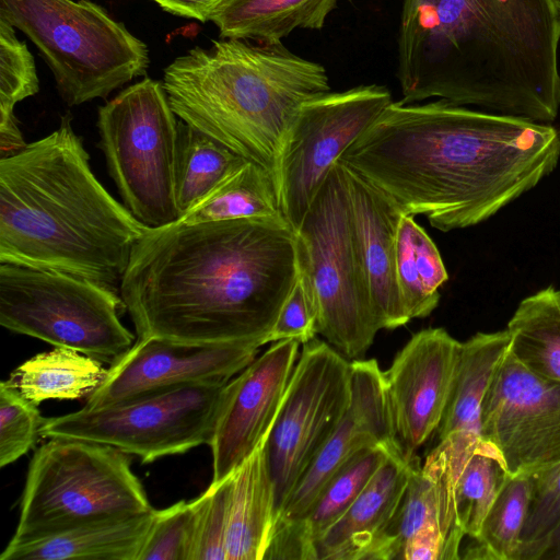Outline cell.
<instances>
[{
    "instance_id": "d590c367",
    "label": "cell",
    "mask_w": 560,
    "mask_h": 560,
    "mask_svg": "<svg viewBox=\"0 0 560 560\" xmlns=\"http://www.w3.org/2000/svg\"><path fill=\"white\" fill-rule=\"evenodd\" d=\"M230 489L231 475L194 500L196 521L190 560H228Z\"/></svg>"
},
{
    "instance_id": "5bb4252c",
    "label": "cell",
    "mask_w": 560,
    "mask_h": 560,
    "mask_svg": "<svg viewBox=\"0 0 560 560\" xmlns=\"http://www.w3.org/2000/svg\"><path fill=\"white\" fill-rule=\"evenodd\" d=\"M481 436L510 477L559 466L560 383L532 373L508 351L483 400Z\"/></svg>"
},
{
    "instance_id": "60d3db41",
    "label": "cell",
    "mask_w": 560,
    "mask_h": 560,
    "mask_svg": "<svg viewBox=\"0 0 560 560\" xmlns=\"http://www.w3.org/2000/svg\"><path fill=\"white\" fill-rule=\"evenodd\" d=\"M536 560H560V526L547 539Z\"/></svg>"
},
{
    "instance_id": "30bf717a",
    "label": "cell",
    "mask_w": 560,
    "mask_h": 560,
    "mask_svg": "<svg viewBox=\"0 0 560 560\" xmlns=\"http://www.w3.org/2000/svg\"><path fill=\"white\" fill-rule=\"evenodd\" d=\"M119 292L73 275L0 262V324L112 364L135 343Z\"/></svg>"
},
{
    "instance_id": "603a6c76",
    "label": "cell",
    "mask_w": 560,
    "mask_h": 560,
    "mask_svg": "<svg viewBox=\"0 0 560 560\" xmlns=\"http://www.w3.org/2000/svg\"><path fill=\"white\" fill-rule=\"evenodd\" d=\"M510 347L508 330L477 332L462 342L438 438L469 445L482 441L481 412L488 388Z\"/></svg>"
},
{
    "instance_id": "277c9868",
    "label": "cell",
    "mask_w": 560,
    "mask_h": 560,
    "mask_svg": "<svg viewBox=\"0 0 560 560\" xmlns=\"http://www.w3.org/2000/svg\"><path fill=\"white\" fill-rule=\"evenodd\" d=\"M150 228L94 176L71 115L0 159V262L56 270L119 292Z\"/></svg>"
},
{
    "instance_id": "e575fe53",
    "label": "cell",
    "mask_w": 560,
    "mask_h": 560,
    "mask_svg": "<svg viewBox=\"0 0 560 560\" xmlns=\"http://www.w3.org/2000/svg\"><path fill=\"white\" fill-rule=\"evenodd\" d=\"M37 92L34 58L13 26L0 18V117L14 115L15 104Z\"/></svg>"
},
{
    "instance_id": "ba28073f",
    "label": "cell",
    "mask_w": 560,
    "mask_h": 560,
    "mask_svg": "<svg viewBox=\"0 0 560 560\" xmlns=\"http://www.w3.org/2000/svg\"><path fill=\"white\" fill-rule=\"evenodd\" d=\"M295 233L299 270L316 305L317 334L347 359H360L381 328L372 311L338 161Z\"/></svg>"
},
{
    "instance_id": "8992f818",
    "label": "cell",
    "mask_w": 560,
    "mask_h": 560,
    "mask_svg": "<svg viewBox=\"0 0 560 560\" xmlns=\"http://www.w3.org/2000/svg\"><path fill=\"white\" fill-rule=\"evenodd\" d=\"M153 508L120 450L78 439L51 438L34 453L8 544L40 539L95 520Z\"/></svg>"
},
{
    "instance_id": "74e56055",
    "label": "cell",
    "mask_w": 560,
    "mask_h": 560,
    "mask_svg": "<svg viewBox=\"0 0 560 560\" xmlns=\"http://www.w3.org/2000/svg\"><path fill=\"white\" fill-rule=\"evenodd\" d=\"M317 334V311L313 294L299 270L298 279L268 335V342L284 339L306 343Z\"/></svg>"
},
{
    "instance_id": "ffe728a7",
    "label": "cell",
    "mask_w": 560,
    "mask_h": 560,
    "mask_svg": "<svg viewBox=\"0 0 560 560\" xmlns=\"http://www.w3.org/2000/svg\"><path fill=\"white\" fill-rule=\"evenodd\" d=\"M419 457L394 448L348 511L317 541L315 560H371Z\"/></svg>"
},
{
    "instance_id": "ac0fdd59",
    "label": "cell",
    "mask_w": 560,
    "mask_h": 560,
    "mask_svg": "<svg viewBox=\"0 0 560 560\" xmlns=\"http://www.w3.org/2000/svg\"><path fill=\"white\" fill-rule=\"evenodd\" d=\"M351 365V398L336 430L293 489L272 532L299 521L330 477L363 448L398 442L384 372L376 360ZM272 534V533H271Z\"/></svg>"
},
{
    "instance_id": "44dd1931",
    "label": "cell",
    "mask_w": 560,
    "mask_h": 560,
    "mask_svg": "<svg viewBox=\"0 0 560 560\" xmlns=\"http://www.w3.org/2000/svg\"><path fill=\"white\" fill-rule=\"evenodd\" d=\"M397 446L398 442L371 446L350 457L299 521L272 532L264 559L315 560L317 541L342 517Z\"/></svg>"
},
{
    "instance_id": "8fae6325",
    "label": "cell",
    "mask_w": 560,
    "mask_h": 560,
    "mask_svg": "<svg viewBox=\"0 0 560 560\" xmlns=\"http://www.w3.org/2000/svg\"><path fill=\"white\" fill-rule=\"evenodd\" d=\"M228 383L202 382L45 419L42 438L109 445L151 463L209 444Z\"/></svg>"
},
{
    "instance_id": "ab89813d",
    "label": "cell",
    "mask_w": 560,
    "mask_h": 560,
    "mask_svg": "<svg viewBox=\"0 0 560 560\" xmlns=\"http://www.w3.org/2000/svg\"><path fill=\"white\" fill-rule=\"evenodd\" d=\"M26 144L15 116L0 117V159L19 152Z\"/></svg>"
},
{
    "instance_id": "9c48e42d",
    "label": "cell",
    "mask_w": 560,
    "mask_h": 560,
    "mask_svg": "<svg viewBox=\"0 0 560 560\" xmlns=\"http://www.w3.org/2000/svg\"><path fill=\"white\" fill-rule=\"evenodd\" d=\"M178 125L163 83L144 79L98 108V147L125 207L145 226L177 222Z\"/></svg>"
},
{
    "instance_id": "836d02e7",
    "label": "cell",
    "mask_w": 560,
    "mask_h": 560,
    "mask_svg": "<svg viewBox=\"0 0 560 560\" xmlns=\"http://www.w3.org/2000/svg\"><path fill=\"white\" fill-rule=\"evenodd\" d=\"M195 521L194 501L155 510L137 560H190Z\"/></svg>"
},
{
    "instance_id": "d6986e66",
    "label": "cell",
    "mask_w": 560,
    "mask_h": 560,
    "mask_svg": "<svg viewBox=\"0 0 560 560\" xmlns=\"http://www.w3.org/2000/svg\"><path fill=\"white\" fill-rule=\"evenodd\" d=\"M341 166L374 317L381 329L398 328L410 320L396 281V236L404 213L384 192L351 168Z\"/></svg>"
},
{
    "instance_id": "5b68a950",
    "label": "cell",
    "mask_w": 560,
    "mask_h": 560,
    "mask_svg": "<svg viewBox=\"0 0 560 560\" xmlns=\"http://www.w3.org/2000/svg\"><path fill=\"white\" fill-rule=\"evenodd\" d=\"M170 105L184 122L212 137L275 179L285 136L302 104L330 92L325 68L282 43L213 40L164 70ZM277 185V184H276Z\"/></svg>"
},
{
    "instance_id": "7a4b0ae2",
    "label": "cell",
    "mask_w": 560,
    "mask_h": 560,
    "mask_svg": "<svg viewBox=\"0 0 560 560\" xmlns=\"http://www.w3.org/2000/svg\"><path fill=\"white\" fill-rule=\"evenodd\" d=\"M298 275L285 217L177 221L136 244L119 294L137 339L261 347Z\"/></svg>"
},
{
    "instance_id": "8d00e7d4",
    "label": "cell",
    "mask_w": 560,
    "mask_h": 560,
    "mask_svg": "<svg viewBox=\"0 0 560 560\" xmlns=\"http://www.w3.org/2000/svg\"><path fill=\"white\" fill-rule=\"evenodd\" d=\"M533 482L517 560H536L547 539L560 526V465L533 477Z\"/></svg>"
},
{
    "instance_id": "9a60e30c",
    "label": "cell",
    "mask_w": 560,
    "mask_h": 560,
    "mask_svg": "<svg viewBox=\"0 0 560 560\" xmlns=\"http://www.w3.org/2000/svg\"><path fill=\"white\" fill-rule=\"evenodd\" d=\"M250 343L197 345L158 337L137 339L109 364L84 408L96 409L150 393L202 383H228L259 352Z\"/></svg>"
},
{
    "instance_id": "6da1fadb",
    "label": "cell",
    "mask_w": 560,
    "mask_h": 560,
    "mask_svg": "<svg viewBox=\"0 0 560 560\" xmlns=\"http://www.w3.org/2000/svg\"><path fill=\"white\" fill-rule=\"evenodd\" d=\"M559 160L560 128L439 100L393 102L338 162L448 232L494 215Z\"/></svg>"
},
{
    "instance_id": "f1b7e54d",
    "label": "cell",
    "mask_w": 560,
    "mask_h": 560,
    "mask_svg": "<svg viewBox=\"0 0 560 560\" xmlns=\"http://www.w3.org/2000/svg\"><path fill=\"white\" fill-rule=\"evenodd\" d=\"M282 213L273 177L260 165L244 161L178 220L201 223Z\"/></svg>"
},
{
    "instance_id": "4dcf8cb0",
    "label": "cell",
    "mask_w": 560,
    "mask_h": 560,
    "mask_svg": "<svg viewBox=\"0 0 560 560\" xmlns=\"http://www.w3.org/2000/svg\"><path fill=\"white\" fill-rule=\"evenodd\" d=\"M533 477H510L489 510L478 536L462 558L517 560L528 514Z\"/></svg>"
},
{
    "instance_id": "2e32d148",
    "label": "cell",
    "mask_w": 560,
    "mask_h": 560,
    "mask_svg": "<svg viewBox=\"0 0 560 560\" xmlns=\"http://www.w3.org/2000/svg\"><path fill=\"white\" fill-rule=\"evenodd\" d=\"M300 342L275 341L225 385L209 446L215 486L266 440L294 371Z\"/></svg>"
},
{
    "instance_id": "4316f807",
    "label": "cell",
    "mask_w": 560,
    "mask_h": 560,
    "mask_svg": "<svg viewBox=\"0 0 560 560\" xmlns=\"http://www.w3.org/2000/svg\"><path fill=\"white\" fill-rule=\"evenodd\" d=\"M509 352L532 373L560 383V290L522 300L508 323Z\"/></svg>"
},
{
    "instance_id": "f35d334b",
    "label": "cell",
    "mask_w": 560,
    "mask_h": 560,
    "mask_svg": "<svg viewBox=\"0 0 560 560\" xmlns=\"http://www.w3.org/2000/svg\"><path fill=\"white\" fill-rule=\"evenodd\" d=\"M165 11L199 20L201 22L208 21V15L212 8L220 0H153Z\"/></svg>"
},
{
    "instance_id": "3957f363",
    "label": "cell",
    "mask_w": 560,
    "mask_h": 560,
    "mask_svg": "<svg viewBox=\"0 0 560 560\" xmlns=\"http://www.w3.org/2000/svg\"><path fill=\"white\" fill-rule=\"evenodd\" d=\"M559 42L553 0H404L401 102L439 97L550 124L560 108Z\"/></svg>"
},
{
    "instance_id": "7402d4cb",
    "label": "cell",
    "mask_w": 560,
    "mask_h": 560,
    "mask_svg": "<svg viewBox=\"0 0 560 560\" xmlns=\"http://www.w3.org/2000/svg\"><path fill=\"white\" fill-rule=\"evenodd\" d=\"M154 511L104 517L40 539L8 544L0 560H137Z\"/></svg>"
},
{
    "instance_id": "cb8c5ba5",
    "label": "cell",
    "mask_w": 560,
    "mask_h": 560,
    "mask_svg": "<svg viewBox=\"0 0 560 560\" xmlns=\"http://www.w3.org/2000/svg\"><path fill=\"white\" fill-rule=\"evenodd\" d=\"M265 442L231 475L228 560H264L269 545L275 523V493Z\"/></svg>"
},
{
    "instance_id": "1f68e13d",
    "label": "cell",
    "mask_w": 560,
    "mask_h": 560,
    "mask_svg": "<svg viewBox=\"0 0 560 560\" xmlns=\"http://www.w3.org/2000/svg\"><path fill=\"white\" fill-rule=\"evenodd\" d=\"M510 478L493 446L483 440L467 457L454 481L458 525L475 539L489 510Z\"/></svg>"
},
{
    "instance_id": "83f0119b",
    "label": "cell",
    "mask_w": 560,
    "mask_h": 560,
    "mask_svg": "<svg viewBox=\"0 0 560 560\" xmlns=\"http://www.w3.org/2000/svg\"><path fill=\"white\" fill-rule=\"evenodd\" d=\"M447 279L436 245L415 215L404 213L396 236V281L409 319L427 317L435 310L439 289Z\"/></svg>"
},
{
    "instance_id": "4fadbf2b",
    "label": "cell",
    "mask_w": 560,
    "mask_h": 560,
    "mask_svg": "<svg viewBox=\"0 0 560 560\" xmlns=\"http://www.w3.org/2000/svg\"><path fill=\"white\" fill-rule=\"evenodd\" d=\"M392 103L385 86L372 84L327 92L302 104L276 175L280 207L294 232L331 166Z\"/></svg>"
},
{
    "instance_id": "7c38bea8",
    "label": "cell",
    "mask_w": 560,
    "mask_h": 560,
    "mask_svg": "<svg viewBox=\"0 0 560 560\" xmlns=\"http://www.w3.org/2000/svg\"><path fill=\"white\" fill-rule=\"evenodd\" d=\"M350 398L351 365L346 357L316 338L304 343L264 444L275 493V522L336 430Z\"/></svg>"
},
{
    "instance_id": "d4e9b609",
    "label": "cell",
    "mask_w": 560,
    "mask_h": 560,
    "mask_svg": "<svg viewBox=\"0 0 560 560\" xmlns=\"http://www.w3.org/2000/svg\"><path fill=\"white\" fill-rule=\"evenodd\" d=\"M340 0H220L210 11L222 38L280 43L298 28L320 30Z\"/></svg>"
},
{
    "instance_id": "b9f144b4",
    "label": "cell",
    "mask_w": 560,
    "mask_h": 560,
    "mask_svg": "<svg viewBox=\"0 0 560 560\" xmlns=\"http://www.w3.org/2000/svg\"><path fill=\"white\" fill-rule=\"evenodd\" d=\"M560 16V0H553Z\"/></svg>"
},
{
    "instance_id": "484cf974",
    "label": "cell",
    "mask_w": 560,
    "mask_h": 560,
    "mask_svg": "<svg viewBox=\"0 0 560 560\" xmlns=\"http://www.w3.org/2000/svg\"><path fill=\"white\" fill-rule=\"evenodd\" d=\"M102 361L72 349L56 347L23 362L5 381L38 405L47 399L89 397L103 382Z\"/></svg>"
},
{
    "instance_id": "e0dca14e",
    "label": "cell",
    "mask_w": 560,
    "mask_h": 560,
    "mask_svg": "<svg viewBox=\"0 0 560 560\" xmlns=\"http://www.w3.org/2000/svg\"><path fill=\"white\" fill-rule=\"evenodd\" d=\"M462 342L444 328L415 334L384 372L396 439L407 457L438 430Z\"/></svg>"
},
{
    "instance_id": "f546056e",
    "label": "cell",
    "mask_w": 560,
    "mask_h": 560,
    "mask_svg": "<svg viewBox=\"0 0 560 560\" xmlns=\"http://www.w3.org/2000/svg\"><path fill=\"white\" fill-rule=\"evenodd\" d=\"M244 161L212 137L179 122L175 196L180 218Z\"/></svg>"
},
{
    "instance_id": "52a82bcc",
    "label": "cell",
    "mask_w": 560,
    "mask_h": 560,
    "mask_svg": "<svg viewBox=\"0 0 560 560\" xmlns=\"http://www.w3.org/2000/svg\"><path fill=\"white\" fill-rule=\"evenodd\" d=\"M0 18L36 45L69 106L107 97L149 66L147 45L89 0H0Z\"/></svg>"
},
{
    "instance_id": "d6a6232c",
    "label": "cell",
    "mask_w": 560,
    "mask_h": 560,
    "mask_svg": "<svg viewBox=\"0 0 560 560\" xmlns=\"http://www.w3.org/2000/svg\"><path fill=\"white\" fill-rule=\"evenodd\" d=\"M45 419L37 405L16 389L0 384V467L8 466L25 455L38 439Z\"/></svg>"
}]
</instances>
